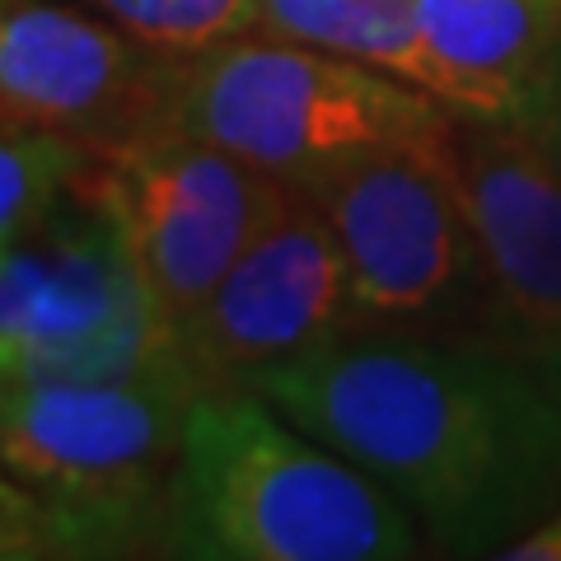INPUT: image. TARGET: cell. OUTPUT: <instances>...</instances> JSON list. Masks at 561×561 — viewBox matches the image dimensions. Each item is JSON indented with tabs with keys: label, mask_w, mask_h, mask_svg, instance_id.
<instances>
[{
	"label": "cell",
	"mask_w": 561,
	"mask_h": 561,
	"mask_svg": "<svg viewBox=\"0 0 561 561\" xmlns=\"http://www.w3.org/2000/svg\"><path fill=\"white\" fill-rule=\"evenodd\" d=\"M253 393L389 486L435 552L501 557L561 501V408L515 351L346 332Z\"/></svg>",
	"instance_id": "6da1fadb"
},
{
	"label": "cell",
	"mask_w": 561,
	"mask_h": 561,
	"mask_svg": "<svg viewBox=\"0 0 561 561\" xmlns=\"http://www.w3.org/2000/svg\"><path fill=\"white\" fill-rule=\"evenodd\" d=\"M421 524L389 486L253 389L202 393L173 468L169 548L220 561H398Z\"/></svg>",
	"instance_id": "7a4b0ae2"
},
{
	"label": "cell",
	"mask_w": 561,
	"mask_h": 561,
	"mask_svg": "<svg viewBox=\"0 0 561 561\" xmlns=\"http://www.w3.org/2000/svg\"><path fill=\"white\" fill-rule=\"evenodd\" d=\"M449 113L375 66L249 33L179 66L169 127L305 192L379 150L426 146Z\"/></svg>",
	"instance_id": "3957f363"
},
{
	"label": "cell",
	"mask_w": 561,
	"mask_h": 561,
	"mask_svg": "<svg viewBox=\"0 0 561 561\" xmlns=\"http://www.w3.org/2000/svg\"><path fill=\"white\" fill-rule=\"evenodd\" d=\"M197 389L183 365L136 379L0 383V468L51 501L80 557L164 542L173 468Z\"/></svg>",
	"instance_id": "277c9868"
},
{
	"label": "cell",
	"mask_w": 561,
	"mask_h": 561,
	"mask_svg": "<svg viewBox=\"0 0 561 561\" xmlns=\"http://www.w3.org/2000/svg\"><path fill=\"white\" fill-rule=\"evenodd\" d=\"M440 136L356 160L300 197L323 210L342 243L351 332L501 346L491 272L440 160Z\"/></svg>",
	"instance_id": "5b68a950"
},
{
	"label": "cell",
	"mask_w": 561,
	"mask_h": 561,
	"mask_svg": "<svg viewBox=\"0 0 561 561\" xmlns=\"http://www.w3.org/2000/svg\"><path fill=\"white\" fill-rule=\"evenodd\" d=\"M179 332L150 300L113 210L84 183L0 257V383L173 370Z\"/></svg>",
	"instance_id": "8992f818"
},
{
	"label": "cell",
	"mask_w": 561,
	"mask_h": 561,
	"mask_svg": "<svg viewBox=\"0 0 561 561\" xmlns=\"http://www.w3.org/2000/svg\"><path fill=\"white\" fill-rule=\"evenodd\" d=\"M80 183L113 210L173 332L295 202V187L272 173L173 127L99 154V173L84 169Z\"/></svg>",
	"instance_id": "52a82bcc"
},
{
	"label": "cell",
	"mask_w": 561,
	"mask_h": 561,
	"mask_svg": "<svg viewBox=\"0 0 561 561\" xmlns=\"http://www.w3.org/2000/svg\"><path fill=\"white\" fill-rule=\"evenodd\" d=\"M346 332L351 286L342 243L323 210L295 192L220 286L179 323V360L197 398L234 393Z\"/></svg>",
	"instance_id": "ba28073f"
},
{
	"label": "cell",
	"mask_w": 561,
	"mask_h": 561,
	"mask_svg": "<svg viewBox=\"0 0 561 561\" xmlns=\"http://www.w3.org/2000/svg\"><path fill=\"white\" fill-rule=\"evenodd\" d=\"M440 160L482 243L501 351L561 337V154L519 117L449 113Z\"/></svg>",
	"instance_id": "9c48e42d"
},
{
	"label": "cell",
	"mask_w": 561,
	"mask_h": 561,
	"mask_svg": "<svg viewBox=\"0 0 561 561\" xmlns=\"http://www.w3.org/2000/svg\"><path fill=\"white\" fill-rule=\"evenodd\" d=\"M179 66L70 10L0 5V127L113 154L169 131Z\"/></svg>",
	"instance_id": "30bf717a"
},
{
	"label": "cell",
	"mask_w": 561,
	"mask_h": 561,
	"mask_svg": "<svg viewBox=\"0 0 561 561\" xmlns=\"http://www.w3.org/2000/svg\"><path fill=\"white\" fill-rule=\"evenodd\" d=\"M459 113L524 117L561 51V0H412Z\"/></svg>",
	"instance_id": "8fae6325"
},
{
	"label": "cell",
	"mask_w": 561,
	"mask_h": 561,
	"mask_svg": "<svg viewBox=\"0 0 561 561\" xmlns=\"http://www.w3.org/2000/svg\"><path fill=\"white\" fill-rule=\"evenodd\" d=\"M257 33L375 66L459 113L454 80L421 33L412 0H262Z\"/></svg>",
	"instance_id": "7c38bea8"
},
{
	"label": "cell",
	"mask_w": 561,
	"mask_h": 561,
	"mask_svg": "<svg viewBox=\"0 0 561 561\" xmlns=\"http://www.w3.org/2000/svg\"><path fill=\"white\" fill-rule=\"evenodd\" d=\"M84 169H90V150L76 140L0 127V257L38 230Z\"/></svg>",
	"instance_id": "4fadbf2b"
},
{
	"label": "cell",
	"mask_w": 561,
	"mask_h": 561,
	"mask_svg": "<svg viewBox=\"0 0 561 561\" xmlns=\"http://www.w3.org/2000/svg\"><path fill=\"white\" fill-rule=\"evenodd\" d=\"M136 43L169 61H192L202 51L257 33L262 0H99Z\"/></svg>",
	"instance_id": "5bb4252c"
},
{
	"label": "cell",
	"mask_w": 561,
	"mask_h": 561,
	"mask_svg": "<svg viewBox=\"0 0 561 561\" xmlns=\"http://www.w3.org/2000/svg\"><path fill=\"white\" fill-rule=\"evenodd\" d=\"M80 557V542L51 501L0 472V561Z\"/></svg>",
	"instance_id": "9a60e30c"
},
{
	"label": "cell",
	"mask_w": 561,
	"mask_h": 561,
	"mask_svg": "<svg viewBox=\"0 0 561 561\" xmlns=\"http://www.w3.org/2000/svg\"><path fill=\"white\" fill-rule=\"evenodd\" d=\"M524 127H534L548 146L561 154V51H557V61H552V70H548V80H542V90H538V99L524 108Z\"/></svg>",
	"instance_id": "2e32d148"
},
{
	"label": "cell",
	"mask_w": 561,
	"mask_h": 561,
	"mask_svg": "<svg viewBox=\"0 0 561 561\" xmlns=\"http://www.w3.org/2000/svg\"><path fill=\"white\" fill-rule=\"evenodd\" d=\"M501 557H511V561H561V501L534 524V529H524Z\"/></svg>",
	"instance_id": "e0dca14e"
},
{
	"label": "cell",
	"mask_w": 561,
	"mask_h": 561,
	"mask_svg": "<svg viewBox=\"0 0 561 561\" xmlns=\"http://www.w3.org/2000/svg\"><path fill=\"white\" fill-rule=\"evenodd\" d=\"M529 365L538 370V379L548 383V393L557 398V408H561V337H552V342L542 346V351H538V356H534Z\"/></svg>",
	"instance_id": "ac0fdd59"
},
{
	"label": "cell",
	"mask_w": 561,
	"mask_h": 561,
	"mask_svg": "<svg viewBox=\"0 0 561 561\" xmlns=\"http://www.w3.org/2000/svg\"><path fill=\"white\" fill-rule=\"evenodd\" d=\"M0 472H5V468H0Z\"/></svg>",
	"instance_id": "d6986e66"
}]
</instances>
